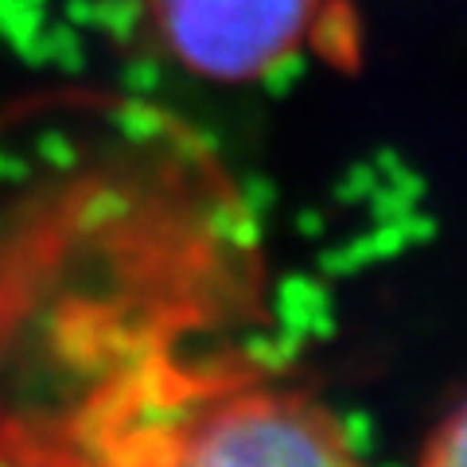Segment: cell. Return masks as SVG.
I'll list each match as a JSON object with an SVG mask.
<instances>
[{"label":"cell","instance_id":"6da1fadb","mask_svg":"<svg viewBox=\"0 0 467 467\" xmlns=\"http://www.w3.org/2000/svg\"><path fill=\"white\" fill-rule=\"evenodd\" d=\"M319 0H149L160 43L187 70L223 82L281 67L308 36Z\"/></svg>","mask_w":467,"mask_h":467},{"label":"cell","instance_id":"7a4b0ae2","mask_svg":"<svg viewBox=\"0 0 467 467\" xmlns=\"http://www.w3.org/2000/svg\"><path fill=\"white\" fill-rule=\"evenodd\" d=\"M420 467H467V398L436 425Z\"/></svg>","mask_w":467,"mask_h":467}]
</instances>
